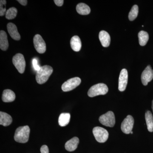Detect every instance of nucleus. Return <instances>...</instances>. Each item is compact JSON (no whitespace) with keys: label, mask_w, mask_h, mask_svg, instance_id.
<instances>
[{"label":"nucleus","mask_w":153,"mask_h":153,"mask_svg":"<svg viewBox=\"0 0 153 153\" xmlns=\"http://www.w3.org/2000/svg\"><path fill=\"white\" fill-rule=\"evenodd\" d=\"M53 71V68L51 66L45 65L41 66V68L36 72V78L37 82L39 84L45 83Z\"/></svg>","instance_id":"f257e3e1"},{"label":"nucleus","mask_w":153,"mask_h":153,"mask_svg":"<svg viewBox=\"0 0 153 153\" xmlns=\"http://www.w3.org/2000/svg\"><path fill=\"white\" fill-rule=\"evenodd\" d=\"M30 128L29 126L19 127L16 130L14 136V140L19 143H27L30 137Z\"/></svg>","instance_id":"f03ea898"},{"label":"nucleus","mask_w":153,"mask_h":153,"mask_svg":"<svg viewBox=\"0 0 153 153\" xmlns=\"http://www.w3.org/2000/svg\"><path fill=\"white\" fill-rule=\"evenodd\" d=\"M108 88L104 83H100L91 86L88 92V95L92 97L97 96L105 95L108 92Z\"/></svg>","instance_id":"7ed1b4c3"},{"label":"nucleus","mask_w":153,"mask_h":153,"mask_svg":"<svg viewBox=\"0 0 153 153\" xmlns=\"http://www.w3.org/2000/svg\"><path fill=\"white\" fill-rule=\"evenodd\" d=\"M93 133L96 140L99 143H105L108 139V132L103 128L94 127L93 129Z\"/></svg>","instance_id":"20e7f679"},{"label":"nucleus","mask_w":153,"mask_h":153,"mask_svg":"<svg viewBox=\"0 0 153 153\" xmlns=\"http://www.w3.org/2000/svg\"><path fill=\"white\" fill-rule=\"evenodd\" d=\"M13 63L19 73H24L26 67V61L24 55L20 53L15 55L13 58Z\"/></svg>","instance_id":"39448f33"},{"label":"nucleus","mask_w":153,"mask_h":153,"mask_svg":"<svg viewBox=\"0 0 153 153\" xmlns=\"http://www.w3.org/2000/svg\"><path fill=\"white\" fill-rule=\"evenodd\" d=\"M99 120L102 124L110 127H113L115 123L114 113L111 111H108L101 115Z\"/></svg>","instance_id":"423d86ee"},{"label":"nucleus","mask_w":153,"mask_h":153,"mask_svg":"<svg viewBox=\"0 0 153 153\" xmlns=\"http://www.w3.org/2000/svg\"><path fill=\"white\" fill-rule=\"evenodd\" d=\"M81 82V79L79 77H75L71 78L63 83L61 88L63 91L66 92L70 91L78 86Z\"/></svg>","instance_id":"0eeeda50"},{"label":"nucleus","mask_w":153,"mask_h":153,"mask_svg":"<svg viewBox=\"0 0 153 153\" xmlns=\"http://www.w3.org/2000/svg\"><path fill=\"white\" fill-rule=\"evenodd\" d=\"M34 47L36 51L40 54H43L46 51V44L44 39L40 35L37 34L33 38Z\"/></svg>","instance_id":"6e6552de"},{"label":"nucleus","mask_w":153,"mask_h":153,"mask_svg":"<svg viewBox=\"0 0 153 153\" xmlns=\"http://www.w3.org/2000/svg\"><path fill=\"white\" fill-rule=\"evenodd\" d=\"M134 120L131 115H128L124 120L121 126V129L124 133H131L133 128Z\"/></svg>","instance_id":"1a4fd4ad"},{"label":"nucleus","mask_w":153,"mask_h":153,"mask_svg":"<svg viewBox=\"0 0 153 153\" xmlns=\"http://www.w3.org/2000/svg\"><path fill=\"white\" fill-rule=\"evenodd\" d=\"M128 80V73L127 70L123 68L121 71L119 78L118 89L120 91L125 90Z\"/></svg>","instance_id":"9d476101"},{"label":"nucleus","mask_w":153,"mask_h":153,"mask_svg":"<svg viewBox=\"0 0 153 153\" xmlns=\"http://www.w3.org/2000/svg\"><path fill=\"white\" fill-rule=\"evenodd\" d=\"M153 78V70L150 66H147L141 75V81L143 85H147Z\"/></svg>","instance_id":"9b49d317"},{"label":"nucleus","mask_w":153,"mask_h":153,"mask_svg":"<svg viewBox=\"0 0 153 153\" xmlns=\"http://www.w3.org/2000/svg\"><path fill=\"white\" fill-rule=\"evenodd\" d=\"M7 28L11 38L16 41H19L21 39V36L18 32L16 25L13 23H9L7 26Z\"/></svg>","instance_id":"f8f14e48"},{"label":"nucleus","mask_w":153,"mask_h":153,"mask_svg":"<svg viewBox=\"0 0 153 153\" xmlns=\"http://www.w3.org/2000/svg\"><path fill=\"white\" fill-rule=\"evenodd\" d=\"M99 38L102 45L103 47H109L110 44L111 38L109 34L107 32L104 30L100 31L99 35Z\"/></svg>","instance_id":"ddd939ff"},{"label":"nucleus","mask_w":153,"mask_h":153,"mask_svg":"<svg viewBox=\"0 0 153 153\" xmlns=\"http://www.w3.org/2000/svg\"><path fill=\"white\" fill-rule=\"evenodd\" d=\"M79 143V140L78 138L74 137L66 143L65 145V149L68 152H73L76 149Z\"/></svg>","instance_id":"4468645a"},{"label":"nucleus","mask_w":153,"mask_h":153,"mask_svg":"<svg viewBox=\"0 0 153 153\" xmlns=\"http://www.w3.org/2000/svg\"><path fill=\"white\" fill-rule=\"evenodd\" d=\"M16 94L13 91L6 89L3 91L2 99L4 102H12L15 100Z\"/></svg>","instance_id":"2eb2a0df"},{"label":"nucleus","mask_w":153,"mask_h":153,"mask_svg":"<svg viewBox=\"0 0 153 153\" xmlns=\"http://www.w3.org/2000/svg\"><path fill=\"white\" fill-rule=\"evenodd\" d=\"M9 47L7 33L3 30L0 32V48L3 51H6Z\"/></svg>","instance_id":"dca6fc26"},{"label":"nucleus","mask_w":153,"mask_h":153,"mask_svg":"<svg viewBox=\"0 0 153 153\" xmlns=\"http://www.w3.org/2000/svg\"><path fill=\"white\" fill-rule=\"evenodd\" d=\"M70 45L71 49L75 52H79L81 48V41L78 36H74L71 38Z\"/></svg>","instance_id":"f3484780"},{"label":"nucleus","mask_w":153,"mask_h":153,"mask_svg":"<svg viewBox=\"0 0 153 153\" xmlns=\"http://www.w3.org/2000/svg\"><path fill=\"white\" fill-rule=\"evenodd\" d=\"M13 121L12 118L10 115L5 112H0V124L4 126L10 125Z\"/></svg>","instance_id":"a211bd4d"},{"label":"nucleus","mask_w":153,"mask_h":153,"mask_svg":"<svg viewBox=\"0 0 153 153\" xmlns=\"http://www.w3.org/2000/svg\"><path fill=\"white\" fill-rule=\"evenodd\" d=\"M76 10L80 15H87L90 13L91 9L86 4L79 3L76 5Z\"/></svg>","instance_id":"6ab92c4d"},{"label":"nucleus","mask_w":153,"mask_h":153,"mask_svg":"<svg viewBox=\"0 0 153 153\" xmlns=\"http://www.w3.org/2000/svg\"><path fill=\"white\" fill-rule=\"evenodd\" d=\"M70 120V114L68 113H63L59 116L58 123L60 126H65L69 123Z\"/></svg>","instance_id":"aec40b11"},{"label":"nucleus","mask_w":153,"mask_h":153,"mask_svg":"<svg viewBox=\"0 0 153 153\" xmlns=\"http://www.w3.org/2000/svg\"><path fill=\"white\" fill-rule=\"evenodd\" d=\"M145 119L148 131L152 132L153 131V117L152 112L149 111H148L146 113Z\"/></svg>","instance_id":"412c9836"},{"label":"nucleus","mask_w":153,"mask_h":153,"mask_svg":"<svg viewBox=\"0 0 153 153\" xmlns=\"http://www.w3.org/2000/svg\"><path fill=\"white\" fill-rule=\"evenodd\" d=\"M139 41L140 45L144 46L146 44L149 39V35L147 32L144 31H140L138 33Z\"/></svg>","instance_id":"4be33fe9"},{"label":"nucleus","mask_w":153,"mask_h":153,"mask_svg":"<svg viewBox=\"0 0 153 153\" xmlns=\"http://www.w3.org/2000/svg\"><path fill=\"white\" fill-rule=\"evenodd\" d=\"M18 10L15 7H11L7 11L5 14L6 18L8 20H12L16 17Z\"/></svg>","instance_id":"5701e85b"},{"label":"nucleus","mask_w":153,"mask_h":153,"mask_svg":"<svg viewBox=\"0 0 153 153\" xmlns=\"http://www.w3.org/2000/svg\"><path fill=\"white\" fill-rule=\"evenodd\" d=\"M139 13L138 7L137 5L133 6L128 15V19L130 21H134L136 19Z\"/></svg>","instance_id":"b1692460"},{"label":"nucleus","mask_w":153,"mask_h":153,"mask_svg":"<svg viewBox=\"0 0 153 153\" xmlns=\"http://www.w3.org/2000/svg\"><path fill=\"white\" fill-rule=\"evenodd\" d=\"M7 1L5 0H1L0 1V16H3L6 14V4Z\"/></svg>","instance_id":"393cba45"},{"label":"nucleus","mask_w":153,"mask_h":153,"mask_svg":"<svg viewBox=\"0 0 153 153\" xmlns=\"http://www.w3.org/2000/svg\"><path fill=\"white\" fill-rule=\"evenodd\" d=\"M32 63H33V68L36 71H38L41 68V67L38 65V60L36 58H34L33 59Z\"/></svg>","instance_id":"a878e982"},{"label":"nucleus","mask_w":153,"mask_h":153,"mask_svg":"<svg viewBox=\"0 0 153 153\" xmlns=\"http://www.w3.org/2000/svg\"><path fill=\"white\" fill-rule=\"evenodd\" d=\"M41 153H49V148L46 145H43L41 148Z\"/></svg>","instance_id":"bb28decb"},{"label":"nucleus","mask_w":153,"mask_h":153,"mask_svg":"<svg viewBox=\"0 0 153 153\" xmlns=\"http://www.w3.org/2000/svg\"><path fill=\"white\" fill-rule=\"evenodd\" d=\"M54 2L56 5L58 7H61L63 5L64 1L63 0H54Z\"/></svg>","instance_id":"cd10ccee"},{"label":"nucleus","mask_w":153,"mask_h":153,"mask_svg":"<svg viewBox=\"0 0 153 153\" xmlns=\"http://www.w3.org/2000/svg\"><path fill=\"white\" fill-rule=\"evenodd\" d=\"M17 1L19 2L20 4L23 6H26L27 4V0H18Z\"/></svg>","instance_id":"c85d7f7f"},{"label":"nucleus","mask_w":153,"mask_h":153,"mask_svg":"<svg viewBox=\"0 0 153 153\" xmlns=\"http://www.w3.org/2000/svg\"><path fill=\"white\" fill-rule=\"evenodd\" d=\"M152 108L153 111V100L152 101Z\"/></svg>","instance_id":"c756f323"},{"label":"nucleus","mask_w":153,"mask_h":153,"mask_svg":"<svg viewBox=\"0 0 153 153\" xmlns=\"http://www.w3.org/2000/svg\"><path fill=\"white\" fill-rule=\"evenodd\" d=\"M133 132L132 131H131V134H133Z\"/></svg>","instance_id":"7c9ffc66"}]
</instances>
